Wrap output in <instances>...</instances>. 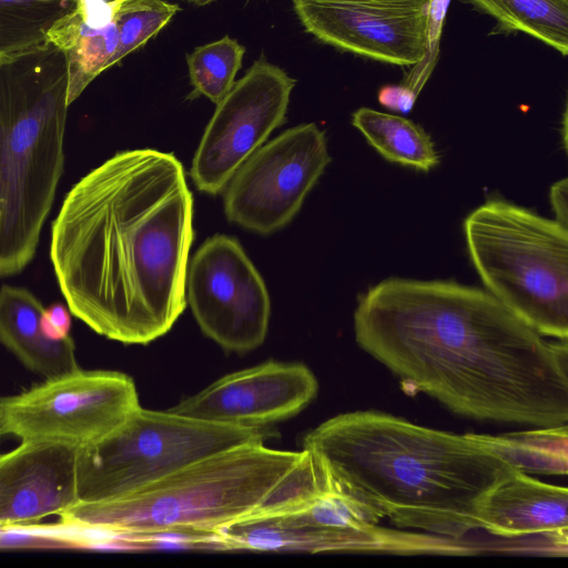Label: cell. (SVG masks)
Here are the masks:
<instances>
[{
    "label": "cell",
    "mask_w": 568,
    "mask_h": 568,
    "mask_svg": "<svg viewBox=\"0 0 568 568\" xmlns=\"http://www.w3.org/2000/svg\"><path fill=\"white\" fill-rule=\"evenodd\" d=\"M354 334L363 351L459 416L567 425V339L549 341L486 290L383 280L358 295Z\"/></svg>",
    "instance_id": "1"
},
{
    "label": "cell",
    "mask_w": 568,
    "mask_h": 568,
    "mask_svg": "<svg viewBox=\"0 0 568 568\" xmlns=\"http://www.w3.org/2000/svg\"><path fill=\"white\" fill-rule=\"evenodd\" d=\"M193 239L182 163L135 149L69 191L52 223L50 258L71 314L109 339L146 345L185 310Z\"/></svg>",
    "instance_id": "2"
},
{
    "label": "cell",
    "mask_w": 568,
    "mask_h": 568,
    "mask_svg": "<svg viewBox=\"0 0 568 568\" xmlns=\"http://www.w3.org/2000/svg\"><path fill=\"white\" fill-rule=\"evenodd\" d=\"M327 491L349 496L400 529L462 540L480 529L487 493L516 471L473 434L377 410L336 415L303 440Z\"/></svg>",
    "instance_id": "3"
},
{
    "label": "cell",
    "mask_w": 568,
    "mask_h": 568,
    "mask_svg": "<svg viewBox=\"0 0 568 568\" xmlns=\"http://www.w3.org/2000/svg\"><path fill=\"white\" fill-rule=\"evenodd\" d=\"M326 491L305 449L280 450L250 442L200 458L123 497L77 503L60 517L63 526L108 539L163 530L215 532Z\"/></svg>",
    "instance_id": "4"
},
{
    "label": "cell",
    "mask_w": 568,
    "mask_h": 568,
    "mask_svg": "<svg viewBox=\"0 0 568 568\" xmlns=\"http://www.w3.org/2000/svg\"><path fill=\"white\" fill-rule=\"evenodd\" d=\"M68 63L53 43L0 61V277L33 258L63 171Z\"/></svg>",
    "instance_id": "5"
},
{
    "label": "cell",
    "mask_w": 568,
    "mask_h": 568,
    "mask_svg": "<svg viewBox=\"0 0 568 568\" xmlns=\"http://www.w3.org/2000/svg\"><path fill=\"white\" fill-rule=\"evenodd\" d=\"M466 246L486 291L546 337H568V230L489 197L464 221Z\"/></svg>",
    "instance_id": "6"
},
{
    "label": "cell",
    "mask_w": 568,
    "mask_h": 568,
    "mask_svg": "<svg viewBox=\"0 0 568 568\" xmlns=\"http://www.w3.org/2000/svg\"><path fill=\"white\" fill-rule=\"evenodd\" d=\"M271 435L265 427L226 426L139 406L108 435L79 448L78 503L123 497L200 458L264 443Z\"/></svg>",
    "instance_id": "7"
},
{
    "label": "cell",
    "mask_w": 568,
    "mask_h": 568,
    "mask_svg": "<svg viewBox=\"0 0 568 568\" xmlns=\"http://www.w3.org/2000/svg\"><path fill=\"white\" fill-rule=\"evenodd\" d=\"M381 519L363 503L326 491L282 510L242 518L216 532L226 550L447 552L444 537L388 529L379 526Z\"/></svg>",
    "instance_id": "8"
},
{
    "label": "cell",
    "mask_w": 568,
    "mask_h": 568,
    "mask_svg": "<svg viewBox=\"0 0 568 568\" xmlns=\"http://www.w3.org/2000/svg\"><path fill=\"white\" fill-rule=\"evenodd\" d=\"M139 406L129 375L79 367L0 398V436L82 448L108 435Z\"/></svg>",
    "instance_id": "9"
},
{
    "label": "cell",
    "mask_w": 568,
    "mask_h": 568,
    "mask_svg": "<svg viewBox=\"0 0 568 568\" xmlns=\"http://www.w3.org/2000/svg\"><path fill=\"white\" fill-rule=\"evenodd\" d=\"M331 161L325 132L315 123L282 132L253 152L227 183V220L260 234L284 227Z\"/></svg>",
    "instance_id": "10"
},
{
    "label": "cell",
    "mask_w": 568,
    "mask_h": 568,
    "mask_svg": "<svg viewBox=\"0 0 568 568\" xmlns=\"http://www.w3.org/2000/svg\"><path fill=\"white\" fill-rule=\"evenodd\" d=\"M185 291L201 331L225 351L244 353L264 342L270 295L236 239L216 234L200 246L187 265Z\"/></svg>",
    "instance_id": "11"
},
{
    "label": "cell",
    "mask_w": 568,
    "mask_h": 568,
    "mask_svg": "<svg viewBox=\"0 0 568 568\" xmlns=\"http://www.w3.org/2000/svg\"><path fill=\"white\" fill-rule=\"evenodd\" d=\"M295 79L261 55L216 103L192 160L195 186L224 191L242 165L286 121Z\"/></svg>",
    "instance_id": "12"
},
{
    "label": "cell",
    "mask_w": 568,
    "mask_h": 568,
    "mask_svg": "<svg viewBox=\"0 0 568 568\" xmlns=\"http://www.w3.org/2000/svg\"><path fill=\"white\" fill-rule=\"evenodd\" d=\"M432 0H293L318 41L374 61L410 67L430 49Z\"/></svg>",
    "instance_id": "13"
},
{
    "label": "cell",
    "mask_w": 568,
    "mask_h": 568,
    "mask_svg": "<svg viewBox=\"0 0 568 568\" xmlns=\"http://www.w3.org/2000/svg\"><path fill=\"white\" fill-rule=\"evenodd\" d=\"M317 390L306 365L268 361L225 375L169 410L213 424L262 428L300 413Z\"/></svg>",
    "instance_id": "14"
},
{
    "label": "cell",
    "mask_w": 568,
    "mask_h": 568,
    "mask_svg": "<svg viewBox=\"0 0 568 568\" xmlns=\"http://www.w3.org/2000/svg\"><path fill=\"white\" fill-rule=\"evenodd\" d=\"M79 448L26 440L0 454V527H27L78 503Z\"/></svg>",
    "instance_id": "15"
},
{
    "label": "cell",
    "mask_w": 568,
    "mask_h": 568,
    "mask_svg": "<svg viewBox=\"0 0 568 568\" xmlns=\"http://www.w3.org/2000/svg\"><path fill=\"white\" fill-rule=\"evenodd\" d=\"M568 489L515 471L495 485L479 507L480 529L506 539L538 536L557 556L568 549Z\"/></svg>",
    "instance_id": "16"
},
{
    "label": "cell",
    "mask_w": 568,
    "mask_h": 568,
    "mask_svg": "<svg viewBox=\"0 0 568 568\" xmlns=\"http://www.w3.org/2000/svg\"><path fill=\"white\" fill-rule=\"evenodd\" d=\"M68 63V104L111 67L119 36L113 0H80L77 8L59 20L48 34Z\"/></svg>",
    "instance_id": "17"
},
{
    "label": "cell",
    "mask_w": 568,
    "mask_h": 568,
    "mask_svg": "<svg viewBox=\"0 0 568 568\" xmlns=\"http://www.w3.org/2000/svg\"><path fill=\"white\" fill-rule=\"evenodd\" d=\"M41 302L28 290L0 288V343L30 371L52 378L79 368L75 345L69 336L48 338L41 328Z\"/></svg>",
    "instance_id": "18"
},
{
    "label": "cell",
    "mask_w": 568,
    "mask_h": 568,
    "mask_svg": "<svg viewBox=\"0 0 568 568\" xmlns=\"http://www.w3.org/2000/svg\"><path fill=\"white\" fill-rule=\"evenodd\" d=\"M352 124L389 162L424 172L439 164L430 135L406 118L363 106L352 114Z\"/></svg>",
    "instance_id": "19"
},
{
    "label": "cell",
    "mask_w": 568,
    "mask_h": 568,
    "mask_svg": "<svg viewBox=\"0 0 568 568\" xmlns=\"http://www.w3.org/2000/svg\"><path fill=\"white\" fill-rule=\"evenodd\" d=\"M496 21L491 33L523 32L568 54V0H460Z\"/></svg>",
    "instance_id": "20"
},
{
    "label": "cell",
    "mask_w": 568,
    "mask_h": 568,
    "mask_svg": "<svg viewBox=\"0 0 568 568\" xmlns=\"http://www.w3.org/2000/svg\"><path fill=\"white\" fill-rule=\"evenodd\" d=\"M473 436L527 475H566L568 470L567 425L536 427L501 435Z\"/></svg>",
    "instance_id": "21"
},
{
    "label": "cell",
    "mask_w": 568,
    "mask_h": 568,
    "mask_svg": "<svg viewBox=\"0 0 568 568\" xmlns=\"http://www.w3.org/2000/svg\"><path fill=\"white\" fill-rule=\"evenodd\" d=\"M80 0H0V61L45 42L52 27Z\"/></svg>",
    "instance_id": "22"
},
{
    "label": "cell",
    "mask_w": 568,
    "mask_h": 568,
    "mask_svg": "<svg viewBox=\"0 0 568 568\" xmlns=\"http://www.w3.org/2000/svg\"><path fill=\"white\" fill-rule=\"evenodd\" d=\"M244 53L245 48L230 36L187 53L186 63L193 92L216 104L233 87Z\"/></svg>",
    "instance_id": "23"
},
{
    "label": "cell",
    "mask_w": 568,
    "mask_h": 568,
    "mask_svg": "<svg viewBox=\"0 0 568 568\" xmlns=\"http://www.w3.org/2000/svg\"><path fill=\"white\" fill-rule=\"evenodd\" d=\"M179 10L166 0H113L119 43L111 67L156 36Z\"/></svg>",
    "instance_id": "24"
},
{
    "label": "cell",
    "mask_w": 568,
    "mask_h": 568,
    "mask_svg": "<svg viewBox=\"0 0 568 568\" xmlns=\"http://www.w3.org/2000/svg\"><path fill=\"white\" fill-rule=\"evenodd\" d=\"M41 328L43 334L53 341L69 337L71 328V312L62 303H54L43 308L41 315Z\"/></svg>",
    "instance_id": "25"
},
{
    "label": "cell",
    "mask_w": 568,
    "mask_h": 568,
    "mask_svg": "<svg viewBox=\"0 0 568 568\" xmlns=\"http://www.w3.org/2000/svg\"><path fill=\"white\" fill-rule=\"evenodd\" d=\"M416 92L409 88L386 87L378 93L379 103L393 110L407 113L412 110Z\"/></svg>",
    "instance_id": "26"
},
{
    "label": "cell",
    "mask_w": 568,
    "mask_h": 568,
    "mask_svg": "<svg viewBox=\"0 0 568 568\" xmlns=\"http://www.w3.org/2000/svg\"><path fill=\"white\" fill-rule=\"evenodd\" d=\"M567 179H562L550 187V203L555 213V220L562 225H568Z\"/></svg>",
    "instance_id": "27"
},
{
    "label": "cell",
    "mask_w": 568,
    "mask_h": 568,
    "mask_svg": "<svg viewBox=\"0 0 568 568\" xmlns=\"http://www.w3.org/2000/svg\"><path fill=\"white\" fill-rule=\"evenodd\" d=\"M187 1L193 3V4H195V6L202 7V6H206V4L211 3V2H213L214 0H187Z\"/></svg>",
    "instance_id": "28"
}]
</instances>
